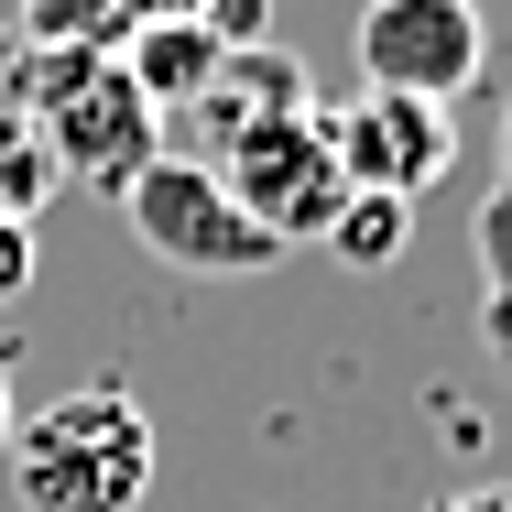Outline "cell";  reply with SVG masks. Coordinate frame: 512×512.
Returning a JSON list of instances; mask_svg holds the SVG:
<instances>
[{"mask_svg":"<svg viewBox=\"0 0 512 512\" xmlns=\"http://www.w3.org/2000/svg\"><path fill=\"white\" fill-rule=\"evenodd\" d=\"M22 284H33V229H11V218H0V316H11Z\"/></svg>","mask_w":512,"mask_h":512,"instance_id":"cell-12","label":"cell"},{"mask_svg":"<svg viewBox=\"0 0 512 512\" xmlns=\"http://www.w3.org/2000/svg\"><path fill=\"white\" fill-rule=\"evenodd\" d=\"M327 120V153H338V175H349V197H425V186H447V164H458V120L436 99H382V88H360L349 109H316Z\"/></svg>","mask_w":512,"mask_h":512,"instance_id":"cell-6","label":"cell"},{"mask_svg":"<svg viewBox=\"0 0 512 512\" xmlns=\"http://www.w3.org/2000/svg\"><path fill=\"white\" fill-rule=\"evenodd\" d=\"M0 458H11L22 512H131L153 491V414L120 382H77L44 414H22Z\"/></svg>","mask_w":512,"mask_h":512,"instance_id":"cell-1","label":"cell"},{"mask_svg":"<svg viewBox=\"0 0 512 512\" xmlns=\"http://www.w3.org/2000/svg\"><path fill=\"white\" fill-rule=\"evenodd\" d=\"M109 11H120L131 33H142V22H197V0H109Z\"/></svg>","mask_w":512,"mask_h":512,"instance_id":"cell-13","label":"cell"},{"mask_svg":"<svg viewBox=\"0 0 512 512\" xmlns=\"http://www.w3.org/2000/svg\"><path fill=\"white\" fill-rule=\"evenodd\" d=\"M229 207L262 229V240H327L338 229V207H349V175H338V153H327V120L316 109H284V120H262V131H240L218 164H207Z\"/></svg>","mask_w":512,"mask_h":512,"instance_id":"cell-3","label":"cell"},{"mask_svg":"<svg viewBox=\"0 0 512 512\" xmlns=\"http://www.w3.org/2000/svg\"><path fill=\"white\" fill-rule=\"evenodd\" d=\"M120 66H131V88H142V99L175 120V109H197V88L218 77V44H207L197 22H142V33L120 44Z\"/></svg>","mask_w":512,"mask_h":512,"instance_id":"cell-8","label":"cell"},{"mask_svg":"<svg viewBox=\"0 0 512 512\" xmlns=\"http://www.w3.org/2000/svg\"><path fill=\"white\" fill-rule=\"evenodd\" d=\"M327 251H338L349 273H393V262L414 251V207L404 197H349L338 229H327Z\"/></svg>","mask_w":512,"mask_h":512,"instance_id":"cell-10","label":"cell"},{"mask_svg":"<svg viewBox=\"0 0 512 512\" xmlns=\"http://www.w3.org/2000/svg\"><path fill=\"white\" fill-rule=\"evenodd\" d=\"M360 88L382 99H469L491 66V22L480 0H360Z\"/></svg>","mask_w":512,"mask_h":512,"instance_id":"cell-5","label":"cell"},{"mask_svg":"<svg viewBox=\"0 0 512 512\" xmlns=\"http://www.w3.org/2000/svg\"><path fill=\"white\" fill-rule=\"evenodd\" d=\"M502 186H512V109H502Z\"/></svg>","mask_w":512,"mask_h":512,"instance_id":"cell-17","label":"cell"},{"mask_svg":"<svg viewBox=\"0 0 512 512\" xmlns=\"http://www.w3.org/2000/svg\"><path fill=\"white\" fill-rule=\"evenodd\" d=\"M11 425H22V414H11V349H0V447H11Z\"/></svg>","mask_w":512,"mask_h":512,"instance_id":"cell-15","label":"cell"},{"mask_svg":"<svg viewBox=\"0 0 512 512\" xmlns=\"http://www.w3.org/2000/svg\"><path fill=\"white\" fill-rule=\"evenodd\" d=\"M0 99L33 120V142H44L55 175H88L109 197L164 153V109L131 88L120 55H88V44H66V55H11V88H0Z\"/></svg>","mask_w":512,"mask_h":512,"instance_id":"cell-2","label":"cell"},{"mask_svg":"<svg viewBox=\"0 0 512 512\" xmlns=\"http://www.w3.org/2000/svg\"><path fill=\"white\" fill-rule=\"evenodd\" d=\"M11 55H22V44H11V22H0V88H11Z\"/></svg>","mask_w":512,"mask_h":512,"instance_id":"cell-16","label":"cell"},{"mask_svg":"<svg viewBox=\"0 0 512 512\" xmlns=\"http://www.w3.org/2000/svg\"><path fill=\"white\" fill-rule=\"evenodd\" d=\"M436 512H512V480H480V491H447Z\"/></svg>","mask_w":512,"mask_h":512,"instance_id":"cell-14","label":"cell"},{"mask_svg":"<svg viewBox=\"0 0 512 512\" xmlns=\"http://www.w3.org/2000/svg\"><path fill=\"white\" fill-rule=\"evenodd\" d=\"M469 273H480V349L512 382V186H491L469 207Z\"/></svg>","mask_w":512,"mask_h":512,"instance_id":"cell-9","label":"cell"},{"mask_svg":"<svg viewBox=\"0 0 512 512\" xmlns=\"http://www.w3.org/2000/svg\"><path fill=\"white\" fill-rule=\"evenodd\" d=\"M284 109H316L306 77H295V55L251 44V55H218V77L197 88V109H186V120H207V131H218V153H229L240 131H262V120H284Z\"/></svg>","mask_w":512,"mask_h":512,"instance_id":"cell-7","label":"cell"},{"mask_svg":"<svg viewBox=\"0 0 512 512\" xmlns=\"http://www.w3.org/2000/svg\"><path fill=\"white\" fill-rule=\"evenodd\" d=\"M120 218H131V240L153 251V262H175V273H273L284 262V240H262L229 186L186 164V153H153L131 186H120Z\"/></svg>","mask_w":512,"mask_h":512,"instance_id":"cell-4","label":"cell"},{"mask_svg":"<svg viewBox=\"0 0 512 512\" xmlns=\"http://www.w3.org/2000/svg\"><path fill=\"white\" fill-rule=\"evenodd\" d=\"M55 197V164H44V142H33V120L0 99V218L11 229H33V207Z\"/></svg>","mask_w":512,"mask_h":512,"instance_id":"cell-11","label":"cell"}]
</instances>
